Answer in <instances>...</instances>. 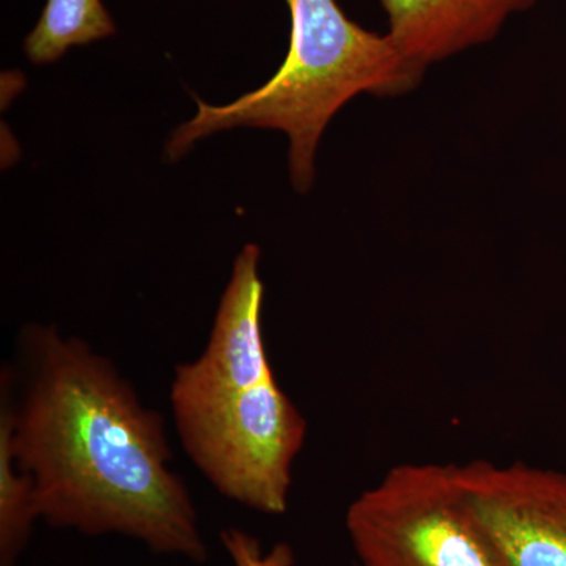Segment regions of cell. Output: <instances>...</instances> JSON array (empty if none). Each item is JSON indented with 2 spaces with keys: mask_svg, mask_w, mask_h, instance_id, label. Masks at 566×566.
I'll return each mask as SVG.
<instances>
[{
  "mask_svg": "<svg viewBox=\"0 0 566 566\" xmlns=\"http://www.w3.org/2000/svg\"><path fill=\"white\" fill-rule=\"evenodd\" d=\"M11 444L40 521L136 539L202 565L210 549L191 491L172 468L166 423L109 357L55 326L28 324L3 365Z\"/></svg>",
  "mask_w": 566,
  "mask_h": 566,
  "instance_id": "obj_1",
  "label": "cell"
},
{
  "mask_svg": "<svg viewBox=\"0 0 566 566\" xmlns=\"http://www.w3.org/2000/svg\"><path fill=\"white\" fill-rule=\"evenodd\" d=\"M292 18L290 48L266 84L223 106L197 99L196 117L167 144L178 159L197 140L226 129H279L290 137L294 188L314 182L316 145L331 118L360 93L395 96L423 77L389 35L367 31L349 20L337 0H285Z\"/></svg>",
  "mask_w": 566,
  "mask_h": 566,
  "instance_id": "obj_2",
  "label": "cell"
},
{
  "mask_svg": "<svg viewBox=\"0 0 566 566\" xmlns=\"http://www.w3.org/2000/svg\"><path fill=\"white\" fill-rule=\"evenodd\" d=\"M174 420L186 455L219 494L263 515H285L307 420L275 375Z\"/></svg>",
  "mask_w": 566,
  "mask_h": 566,
  "instance_id": "obj_3",
  "label": "cell"
},
{
  "mask_svg": "<svg viewBox=\"0 0 566 566\" xmlns=\"http://www.w3.org/2000/svg\"><path fill=\"white\" fill-rule=\"evenodd\" d=\"M360 566H502L476 523L457 464H398L345 515Z\"/></svg>",
  "mask_w": 566,
  "mask_h": 566,
  "instance_id": "obj_4",
  "label": "cell"
},
{
  "mask_svg": "<svg viewBox=\"0 0 566 566\" xmlns=\"http://www.w3.org/2000/svg\"><path fill=\"white\" fill-rule=\"evenodd\" d=\"M457 469L502 566H566V472L486 460Z\"/></svg>",
  "mask_w": 566,
  "mask_h": 566,
  "instance_id": "obj_5",
  "label": "cell"
},
{
  "mask_svg": "<svg viewBox=\"0 0 566 566\" xmlns=\"http://www.w3.org/2000/svg\"><path fill=\"white\" fill-rule=\"evenodd\" d=\"M260 255L259 245L248 244L237 256L207 346L192 363L175 367L169 390L174 416L243 392L274 375L263 337Z\"/></svg>",
  "mask_w": 566,
  "mask_h": 566,
  "instance_id": "obj_6",
  "label": "cell"
},
{
  "mask_svg": "<svg viewBox=\"0 0 566 566\" xmlns=\"http://www.w3.org/2000/svg\"><path fill=\"white\" fill-rule=\"evenodd\" d=\"M536 0H379L395 46L417 69L497 36L512 14Z\"/></svg>",
  "mask_w": 566,
  "mask_h": 566,
  "instance_id": "obj_7",
  "label": "cell"
},
{
  "mask_svg": "<svg viewBox=\"0 0 566 566\" xmlns=\"http://www.w3.org/2000/svg\"><path fill=\"white\" fill-rule=\"evenodd\" d=\"M11 430L10 395L0 385V566H17L40 521L35 488L14 458Z\"/></svg>",
  "mask_w": 566,
  "mask_h": 566,
  "instance_id": "obj_8",
  "label": "cell"
},
{
  "mask_svg": "<svg viewBox=\"0 0 566 566\" xmlns=\"http://www.w3.org/2000/svg\"><path fill=\"white\" fill-rule=\"evenodd\" d=\"M115 24L103 0H48L24 41L29 61L36 65L59 61L70 48L114 35Z\"/></svg>",
  "mask_w": 566,
  "mask_h": 566,
  "instance_id": "obj_9",
  "label": "cell"
},
{
  "mask_svg": "<svg viewBox=\"0 0 566 566\" xmlns=\"http://www.w3.org/2000/svg\"><path fill=\"white\" fill-rule=\"evenodd\" d=\"M223 546L234 566H293L292 547L279 543L270 553H264L253 536L238 528H227L221 534Z\"/></svg>",
  "mask_w": 566,
  "mask_h": 566,
  "instance_id": "obj_10",
  "label": "cell"
},
{
  "mask_svg": "<svg viewBox=\"0 0 566 566\" xmlns=\"http://www.w3.org/2000/svg\"><path fill=\"white\" fill-rule=\"evenodd\" d=\"M357 566H360V565H357Z\"/></svg>",
  "mask_w": 566,
  "mask_h": 566,
  "instance_id": "obj_11",
  "label": "cell"
}]
</instances>
